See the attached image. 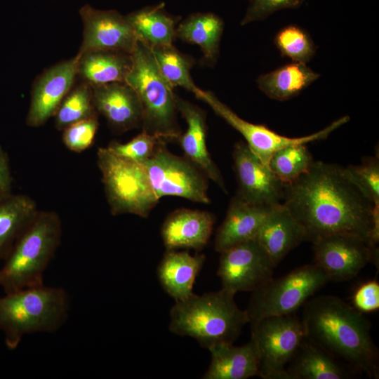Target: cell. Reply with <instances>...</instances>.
Here are the masks:
<instances>
[{"mask_svg":"<svg viewBox=\"0 0 379 379\" xmlns=\"http://www.w3.org/2000/svg\"><path fill=\"white\" fill-rule=\"evenodd\" d=\"M12 181L8 155L0 146V199L11 194Z\"/></svg>","mask_w":379,"mask_h":379,"instance_id":"f35d334b","label":"cell"},{"mask_svg":"<svg viewBox=\"0 0 379 379\" xmlns=\"http://www.w3.org/2000/svg\"><path fill=\"white\" fill-rule=\"evenodd\" d=\"M38 212L36 203L23 194L0 199V259H5L16 239Z\"/></svg>","mask_w":379,"mask_h":379,"instance_id":"f1b7e54d","label":"cell"},{"mask_svg":"<svg viewBox=\"0 0 379 379\" xmlns=\"http://www.w3.org/2000/svg\"><path fill=\"white\" fill-rule=\"evenodd\" d=\"M194 95L206 102L218 116L241 133L250 149L267 166L270 157L276 151L293 145L307 144L324 140L333 131L350 120L349 116H344L311 135L289 138L272 131L265 125L255 124L244 120L209 91H204L199 88Z\"/></svg>","mask_w":379,"mask_h":379,"instance_id":"8fae6325","label":"cell"},{"mask_svg":"<svg viewBox=\"0 0 379 379\" xmlns=\"http://www.w3.org/2000/svg\"><path fill=\"white\" fill-rule=\"evenodd\" d=\"M215 216L201 210L180 208L164 220L161 235L166 251L180 248L201 251L212 234Z\"/></svg>","mask_w":379,"mask_h":379,"instance_id":"ac0fdd59","label":"cell"},{"mask_svg":"<svg viewBox=\"0 0 379 379\" xmlns=\"http://www.w3.org/2000/svg\"><path fill=\"white\" fill-rule=\"evenodd\" d=\"M164 7L162 2L126 15L137 40L149 46L173 44L178 18L166 13Z\"/></svg>","mask_w":379,"mask_h":379,"instance_id":"4316f807","label":"cell"},{"mask_svg":"<svg viewBox=\"0 0 379 379\" xmlns=\"http://www.w3.org/2000/svg\"><path fill=\"white\" fill-rule=\"evenodd\" d=\"M274 42L281 55L295 62L307 64L316 53L317 47L311 36L298 25L283 27L277 33Z\"/></svg>","mask_w":379,"mask_h":379,"instance_id":"d6a6232c","label":"cell"},{"mask_svg":"<svg viewBox=\"0 0 379 379\" xmlns=\"http://www.w3.org/2000/svg\"><path fill=\"white\" fill-rule=\"evenodd\" d=\"M166 141L160 137L142 131L126 143L110 142L107 148L114 154L143 164L153 154L157 145Z\"/></svg>","mask_w":379,"mask_h":379,"instance_id":"e575fe53","label":"cell"},{"mask_svg":"<svg viewBox=\"0 0 379 379\" xmlns=\"http://www.w3.org/2000/svg\"><path fill=\"white\" fill-rule=\"evenodd\" d=\"M178 112L185 119L187 127L177 140L185 156L200 168L225 193L227 189L223 177L213 161L206 145V116L199 107L175 95Z\"/></svg>","mask_w":379,"mask_h":379,"instance_id":"d6986e66","label":"cell"},{"mask_svg":"<svg viewBox=\"0 0 379 379\" xmlns=\"http://www.w3.org/2000/svg\"><path fill=\"white\" fill-rule=\"evenodd\" d=\"M232 156L238 182L237 195L249 203L267 207L283 203L286 184L256 157L246 143L237 142Z\"/></svg>","mask_w":379,"mask_h":379,"instance_id":"5bb4252c","label":"cell"},{"mask_svg":"<svg viewBox=\"0 0 379 379\" xmlns=\"http://www.w3.org/2000/svg\"><path fill=\"white\" fill-rule=\"evenodd\" d=\"M224 29L222 19L213 13H196L188 15L175 28L176 38L196 44L203 53L205 64H215Z\"/></svg>","mask_w":379,"mask_h":379,"instance_id":"d4e9b609","label":"cell"},{"mask_svg":"<svg viewBox=\"0 0 379 379\" xmlns=\"http://www.w3.org/2000/svg\"><path fill=\"white\" fill-rule=\"evenodd\" d=\"M305 0H249L241 25L266 19L272 13L283 9L299 8Z\"/></svg>","mask_w":379,"mask_h":379,"instance_id":"8d00e7d4","label":"cell"},{"mask_svg":"<svg viewBox=\"0 0 379 379\" xmlns=\"http://www.w3.org/2000/svg\"><path fill=\"white\" fill-rule=\"evenodd\" d=\"M206 257L187 251H166L157 267V277L164 290L175 302L192 296L196 278Z\"/></svg>","mask_w":379,"mask_h":379,"instance_id":"7402d4cb","label":"cell"},{"mask_svg":"<svg viewBox=\"0 0 379 379\" xmlns=\"http://www.w3.org/2000/svg\"><path fill=\"white\" fill-rule=\"evenodd\" d=\"M256 240L277 266L301 242L307 241L305 227L282 203L271 208Z\"/></svg>","mask_w":379,"mask_h":379,"instance_id":"ffe728a7","label":"cell"},{"mask_svg":"<svg viewBox=\"0 0 379 379\" xmlns=\"http://www.w3.org/2000/svg\"><path fill=\"white\" fill-rule=\"evenodd\" d=\"M283 204L305 227L307 241L347 233L374 244L373 204L347 178L344 167L313 161L306 173L285 185Z\"/></svg>","mask_w":379,"mask_h":379,"instance_id":"6da1fadb","label":"cell"},{"mask_svg":"<svg viewBox=\"0 0 379 379\" xmlns=\"http://www.w3.org/2000/svg\"><path fill=\"white\" fill-rule=\"evenodd\" d=\"M251 325V340L259 358L258 376L264 379H288V364L306 339L301 319L293 315L263 317Z\"/></svg>","mask_w":379,"mask_h":379,"instance_id":"9c48e42d","label":"cell"},{"mask_svg":"<svg viewBox=\"0 0 379 379\" xmlns=\"http://www.w3.org/2000/svg\"><path fill=\"white\" fill-rule=\"evenodd\" d=\"M288 379H343L344 369L322 348L305 339L286 368Z\"/></svg>","mask_w":379,"mask_h":379,"instance_id":"83f0119b","label":"cell"},{"mask_svg":"<svg viewBox=\"0 0 379 379\" xmlns=\"http://www.w3.org/2000/svg\"><path fill=\"white\" fill-rule=\"evenodd\" d=\"M131 56L132 66L125 82L140 101L142 131L167 142L178 140L182 133L173 87L160 72L149 46L137 40Z\"/></svg>","mask_w":379,"mask_h":379,"instance_id":"8992f818","label":"cell"},{"mask_svg":"<svg viewBox=\"0 0 379 379\" xmlns=\"http://www.w3.org/2000/svg\"><path fill=\"white\" fill-rule=\"evenodd\" d=\"M301 320L306 339L368 377L378 378V350L370 324L359 311L339 297L320 295L307 302Z\"/></svg>","mask_w":379,"mask_h":379,"instance_id":"7a4b0ae2","label":"cell"},{"mask_svg":"<svg viewBox=\"0 0 379 379\" xmlns=\"http://www.w3.org/2000/svg\"><path fill=\"white\" fill-rule=\"evenodd\" d=\"M352 302L354 307L361 312H371L379 308V284L375 280L369 281L354 293Z\"/></svg>","mask_w":379,"mask_h":379,"instance_id":"74e56055","label":"cell"},{"mask_svg":"<svg viewBox=\"0 0 379 379\" xmlns=\"http://www.w3.org/2000/svg\"><path fill=\"white\" fill-rule=\"evenodd\" d=\"M143 164L159 199L171 196L200 204L211 203L207 175L185 156L171 153L166 142L159 143Z\"/></svg>","mask_w":379,"mask_h":379,"instance_id":"30bf717a","label":"cell"},{"mask_svg":"<svg viewBox=\"0 0 379 379\" xmlns=\"http://www.w3.org/2000/svg\"><path fill=\"white\" fill-rule=\"evenodd\" d=\"M69 309L68 294L61 287L42 284L0 297V329L7 348L15 350L26 334L58 330Z\"/></svg>","mask_w":379,"mask_h":379,"instance_id":"5b68a950","label":"cell"},{"mask_svg":"<svg viewBox=\"0 0 379 379\" xmlns=\"http://www.w3.org/2000/svg\"><path fill=\"white\" fill-rule=\"evenodd\" d=\"M347 178L373 205L379 206V157L364 158L361 164L344 167Z\"/></svg>","mask_w":379,"mask_h":379,"instance_id":"836d02e7","label":"cell"},{"mask_svg":"<svg viewBox=\"0 0 379 379\" xmlns=\"http://www.w3.org/2000/svg\"><path fill=\"white\" fill-rule=\"evenodd\" d=\"M149 47L160 72L168 83L173 88L180 86L194 94L199 88L190 74L194 60L180 53L173 44Z\"/></svg>","mask_w":379,"mask_h":379,"instance_id":"f546056e","label":"cell"},{"mask_svg":"<svg viewBox=\"0 0 379 379\" xmlns=\"http://www.w3.org/2000/svg\"><path fill=\"white\" fill-rule=\"evenodd\" d=\"M319 77L307 64L293 62L260 75L256 82L270 99L285 101L298 95Z\"/></svg>","mask_w":379,"mask_h":379,"instance_id":"484cf974","label":"cell"},{"mask_svg":"<svg viewBox=\"0 0 379 379\" xmlns=\"http://www.w3.org/2000/svg\"><path fill=\"white\" fill-rule=\"evenodd\" d=\"M62 224L53 211H39L4 259L0 286L5 293L44 284V271L60 244Z\"/></svg>","mask_w":379,"mask_h":379,"instance_id":"277c9868","label":"cell"},{"mask_svg":"<svg viewBox=\"0 0 379 379\" xmlns=\"http://www.w3.org/2000/svg\"><path fill=\"white\" fill-rule=\"evenodd\" d=\"M97 163L112 215L147 218L159 199L145 165L119 157L107 147L98 149Z\"/></svg>","mask_w":379,"mask_h":379,"instance_id":"52a82bcc","label":"cell"},{"mask_svg":"<svg viewBox=\"0 0 379 379\" xmlns=\"http://www.w3.org/2000/svg\"><path fill=\"white\" fill-rule=\"evenodd\" d=\"M94 108L111 128L124 133L142 126V108L135 91L126 82L91 86Z\"/></svg>","mask_w":379,"mask_h":379,"instance_id":"e0dca14e","label":"cell"},{"mask_svg":"<svg viewBox=\"0 0 379 379\" xmlns=\"http://www.w3.org/2000/svg\"><path fill=\"white\" fill-rule=\"evenodd\" d=\"M77 57L62 61L37 78L26 118V124L29 126H42L55 115L73 86L77 76Z\"/></svg>","mask_w":379,"mask_h":379,"instance_id":"2e32d148","label":"cell"},{"mask_svg":"<svg viewBox=\"0 0 379 379\" xmlns=\"http://www.w3.org/2000/svg\"><path fill=\"white\" fill-rule=\"evenodd\" d=\"M272 207L249 203L235 195L215 238V249L221 253L239 244L256 239Z\"/></svg>","mask_w":379,"mask_h":379,"instance_id":"44dd1931","label":"cell"},{"mask_svg":"<svg viewBox=\"0 0 379 379\" xmlns=\"http://www.w3.org/2000/svg\"><path fill=\"white\" fill-rule=\"evenodd\" d=\"M79 14L84 25L79 53L105 50L132 54L137 39L126 15L115 10H98L88 4Z\"/></svg>","mask_w":379,"mask_h":379,"instance_id":"9a60e30c","label":"cell"},{"mask_svg":"<svg viewBox=\"0 0 379 379\" xmlns=\"http://www.w3.org/2000/svg\"><path fill=\"white\" fill-rule=\"evenodd\" d=\"M95 114L98 113L93 104L91 86L82 82L70 90L61 102L54 115L55 124L58 130L63 131Z\"/></svg>","mask_w":379,"mask_h":379,"instance_id":"1f68e13d","label":"cell"},{"mask_svg":"<svg viewBox=\"0 0 379 379\" xmlns=\"http://www.w3.org/2000/svg\"><path fill=\"white\" fill-rule=\"evenodd\" d=\"M312 242L314 264L326 273L329 281H348L367 264H378V246L359 235L331 234Z\"/></svg>","mask_w":379,"mask_h":379,"instance_id":"7c38bea8","label":"cell"},{"mask_svg":"<svg viewBox=\"0 0 379 379\" xmlns=\"http://www.w3.org/2000/svg\"><path fill=\"white\" fill-rule=\"evenodd\" d=\"M328 281L326 273L316 264L299 267L279 278L272 277L252 292L245 310L249 322L293 314Z\"/></svg>","mask_w":379,"mask_h":379,"instance_id":"ba28073f","label":"cell"},{"mask_svg":"<svg viewBox=\"0 0 379 379\" xmlns=\"http://www.w3.org/2000/svg\"><path fill=\"white\" fill-rule=\"evenodd\" d=\"M98 126V114H95L67 126L62 133L64 145L74 152L87 149L94 142Z\"/></svg>","mask_w":379,"mask_h":379,"instance_id":"d590c367","label":"cell"},{"mask_svg":"<svg viewBox=\"0 0 379 379\" xmlns=\"http://www.w3.org/2000/svg\"><path fill=\"white\" fill-rule=\"evenodd\" d=\"M234 297L221 288L176 301L170 311L169 330L194 338L208 350L218 344L233 343L249 322L246 310L239 308Z\"/></svg>","mask_w":379,"mask_h":379,"instance_id":"3957f363","label":"cell"},{"mask_svg":"<svg viewBox=\"0 0 379 379\" xmlns=\"http://www.w3.org/2000/svg\"><path fill=\"white\" fill-rule=\"evenodd\" d=\"M313 161L306 144H298L276 151L270 157L268 166L282 182L288 185L306 173Z\"/></svg>","mask_w":379,"mask_h":379,"instance_id":"4dcf8cb0","label":"cell"},{"mask_svg":"<svg viewBox=\"0 0 379 379\" xmlns=\"http://www.w3.org/2000/svg\"><path fill=\"white\" fill-rule=\"evenodd\" d=\"M208 350L211 363L203 379H246L258 376L259 358L252 340L242 346L222 343Z\"/></svg>","mask_w":379,"mask_h":379,"instance_id":"603a6c76","label":"cell"},{"mask_svg":"<svg viewBox=\"0 0 379 379\" xmlns=\"http://www.w3.org/2000/svg\"><path fill=\"white\" fill-rule=\"evenodd\" d=\"M275 265L256 239L220 253L217 271L222 288L234 293L254 291L273 277Z\"/></svg>","mask_w":379,"mask_h":379,"instance_id":"4fadbf2b","label":"cell"},{"mask_svg":"<svg viewBox=\"0 0 379 379\" xmlns=\"http://www.w3.org/2000/svg\"><path fill=\"white\" fill-rule=\"evenodd\" d=\"M77 76L91 86L125 82L132 66L131 54L105 50L78 53Z\"/></svg>","mask_w":379,"mask_h":379,"instance_id":"cb8c5ba5","label":"cell"}]
</instances>
